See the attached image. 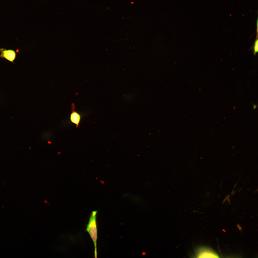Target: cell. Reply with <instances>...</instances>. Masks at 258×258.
<instances>
[{
  "label": "cell",
  "mask_w": 258,
  "mask_h": 258,
  "mask_svg": "<svg viewBox=\"0 0 258 258\" xmlns=\"http://www.w3.org/2000/svg\"><path fill=\"white\" fill-rule=\"evenodd\" d=\"M196 256L198 258H218V255L210 249L206 247L198 248Z\"/></svg>",
  "instance_id": "7a4b0ae2"
},
{
  "label": "cell",
  "mask_w": 258,
  "mask_h": 258,
  "mask_svg": "<svg viewBox=\"0 0 258 258\" xmlns=\"http://www.w3.org/2000/svg\"><path fill=\"white\" fill-rule=\"evenodd\" d=\"M253 109H255L257 108V106L256 105L253 104Z\"/></svg>",
  "instance_id": "8992f818"
},
{
  "label": "cell",
  "mask_w": 258,
  "mask_h": 258,
  "mask_svg": "<svg viewBox=\"0 0 258 258\" xmlns=\"http://www.w3.org/2000/svg\"><path fill=\"white\" fill-rule=\"evenodd\" d=\"M0 51L1 53V57L5 58L11 62H13L16 57L15 51L11 50H6L2 48L0 49Z\"/></svg>",
  "instance_id": "3957f363"
},
{
  "label": "cell",
  "mask_w": 258,
  "mask_h": 258,
  "mask_svg": "<svg viewBox=\"0 0 258 258\" xmlns=\"http://www.w3.org/2000/svg\"><path fill=\"white\" fill-rule=\"evenodd\" d=\"M71 113L70 119L71 122L76 125L77 128L81 119L80 115L75 110V105L74 103L71 104Z\"/></svg>",
  "instance_id": "277c9868"
},
{
  "label": "cell",
  "mask_w": 258,
  "mask_h": 258,
  "mask_svg": "<svg viewBox=\"0 0 258 258\" xmlns=\"http://www.w3.org/2000/svg\"><path fill=\"white\" fill-rule=\"evenodd\" d=\"M97 212V210L92 212L86 229V231L88 232L94 243L95 257V258L97 257V236L96 220V215Z\"/></svg>",
  "instance_id": "6da1fadb"
},
{
  "label": "cell",
  "mask_w": 258,
  "mask_h": 258,
  "mask_svg": "<svg viewBox=\"0 0 258 258\" xmlns=\"http://www.w3.org/2000/svg\"><path fill=\"white\" fill-rule=\"evenodd\" d=\"M258 39L257 38L254 43V54H255L258 52Z\"/></svg>",
  "instance_id": "5b68a950"
}]
</instances>
